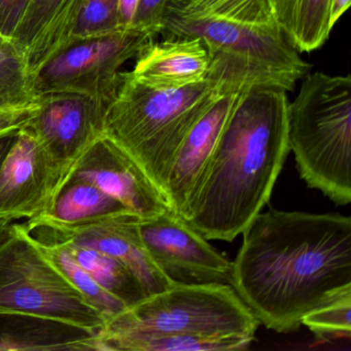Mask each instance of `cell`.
<instances>
[{"instance_id": "cell-1", "label": "cell", "mask_w": 351, "mask_h": 351, "mask_svg": "<svg viewBox=\"0 0 351 351\" xmlns=\"http://www.w3.org/2000/svg\"><path fill=\"white\" fill-rule=\"evenodd\" d=\"M231 287L274 332L301 326L310 312L351 293V219L270 209L243 231Z\"/></svg>"}, {"instance_id": "cell-2", "label": "cell", "mask_w": 351, "mask_h": 351, "mask_svg": "<svg viewBox=\"0 0 351 351\" xmlns=\"http://www.w3.org/2000/svg\"><path fill=\"white\" fill-rule=\"evenodd\" d=\"M289 104L282 90L240 94L180 217L205 239L233 241L270 200L289 153Z\"/></svg>"}, {"instance_id": "cell-3", "label": "cell", "mask_w": 351, "mask_h": 351, "mask_svg": "<svg viewBox=\"0 0 351 351\" xmlns=\"http://www.w3.org/2000/svg\"><path fill=\"white\" fill-rule=\"evenodd\" d=\"M230 92L236 91L210 77L186 87L157 89L137 81L129 71L106 108L102 137L133 160L164 195L178 147L194 125Z\"/></svg>"}, {"instance_id": "cell-4", "label": "cell", "mask_w": 351, "mask_h": 351, "mask_svg": "<svg viewBox=\"0 0 351 351\" xmlns=\"http://www.w3.org/2000/svg\"><path fill=\"white\" fill-rule=\"evenodd\" d=\"M289 145L308 186L335 204L351 202V77L306 75L289 104Z\"/></svg>"}, {"instance_id": "cell-5", "label": "cell", "mask_w": 351, "mask_h": 351, "mask_svg": "<svg viewBox=\"0 0 351 351\" xmlns=\"http://www.w3.org/2000/svg\"><path fill=\"white\" fill-rule=\"evenodd\" d=\"M161 34L200 38L210 57L207 77L232 91L268 88L287 93L310 69L278 24L252 25L166 12Z\"/></svg>"}, {"instance_id": "cell-6", "label": "cell", "mask_w": 351, "mask_h": 351, "mask_svg": "<svg viewBox=\"0 0 351 351\" xmlns=\"http://www.w3.org/2000/svg\"><path fill=\"white\" fill-rule=\"evenodd\" d=\"M258 326L231 285L174 283L106 319L98 343L102 351L136 337L254 339Z\"/></svg>"}, {"instance_id": "cell-7", "label": "cell", "mask_w": 351, "mask_h": 351, "mask_svg": "<svg viewBox=\"0 0 351 351\" xmlns=\"http://www.w3.org/2000/svg\"><path fill=\"white\" fill-rule=\"evenodd\" d=\"M0 312L34 314L99 332L104 314L13 223L0 239Z\"/></svg>"}, {"instance_id": "cell-8", "label": "cell", "mask_w": 351, "mask_h": 351, "mask_svg": "<svg viewBox=\"0 0 351 351\" xmlns=\"http://www.w3.org/2000/svg\"><path fill=\"white\" fill-rule=\"evenodd\" d=\"M154 40L128 28L71 40L32 73L34 94L75 92L95 98L108 108L128 73L123 67L136 60Z\"/></svg>"}, {"instance_id": "cell-9", "label": "cell", "mask_w": 351, "mask_h": 351, "mask_svg": "<svg viewBox=\"0 0 351 351\" xmlns=\"http://www.w3.org/2000/svg\"><path fill=\"white\" fill-rule=\"evenodd\" d=\"M139 217L130 213L63 221L52 215L19 223L38 244H73L116 258L134 275L147 295L174 285L158 268L141 239Z\"/></svg>"}, {"instance_id": "cell-10", "label": "cell", "mask_w": 351, "mask_h": 351, "mask_svg": "<svg viewBox=\"0 0 351 351\" xmlns=\"http://www.w3.org/2000/svg\"><path fill=\"white\" fill-rule=\"evenodd\" d=\"M106 108L91 96L49 92L36 96L23 128L38 139L63 191L102 138Z\"/></svg>"}, {"instance_id": "cell-11", "label": "cell", "mask_w": 351, "mask_h": 351, "mask_svg": "<svg viewBox=\"0 0 351 351\" xmlns=\"http://www.w3.org/2000/svg\"><path fill=\"white\" fill-rule=\"evenodd\" d=\"M138 230L149 256L172 283L231 285L233 262L170 209L139 219Z\"/></svg>"}, {"instance_id": "cell-12", "label": "cell", "mask_w": 351, "mask_h": 351, "mask_svg": "<svg viewBox=\"0 0 351 351\" xmlns=\"http://www.w3.org/2000/svg\"><path fill=\"white\" fill-rule=\"evenodd\" d=\"M63 192L42 145L21 127L0 164V221L51 215Z\"/></svg>"}, {"instance_id": "cell-13", "label": "cell", "mask_w": 351, "mask_h": 351, "mask_svg": "<svg viewBox=\"0 0 351 351\" xmlns=\"http://www.w3.org/2000/svg\"><path fill=\"white\" fill-rule=\"evenodd\" d=\"M71 182L93 184L141 219L169 209L163 193L145 171L104 137L82 162Z\"/></svg>"}, {"instance_id": "cell-14", "label": "cell", "mask_w": 351, "mask_h": 351, "mask_svg": "<svg viewBox=\"0 0 351 351\" xmlns=\"http://www.w3.org/2000/svg\"><path fill=\"white\" fill-rule=\"evenodd\" d=\"M242 92H230L219 98L194 125L178 147L164 190L168 207L178 217H182L186 202L206 168L217 139Z\"/></svg>"}, {"instance_id": "cell-15", "label": "cell", "mask_w": 351, "mask_h": 351, "mask_svg": "<svg viewBox=\"0 0 351 351\" xmlns=\"http://www.w3.org/2000/svg\"><path fill=\"white\" fill-rule=\"evenodd\" d=\"M210 57L204 43L197 38H167L152 42L135 60L131 75L157 89H174L204 81Z\"/></svg>"}, {"instance_id": "cell-16", "label": "cell", "mask_w": 351, "mask_h": 351, "mask_svg": "<svg viewBox=\"0 0 351 351\" xmlns=\"http://www.w3.org/2000/svg\"><path fill=\"white\" fill-rule=\"evenodd\" d=\"M0 350H99L98 332L34 314L0 312Z\"/></svg>"}, {"instance_id": "cell-17", "label": "cell", "mask_w": 351, "mask_h": 351, "mask_svg": "<svg viewBox=\"0 0 351 351\" xmlns=\"http://www.w3.org/2000/svg\"><path fill=\"white\" fill-rule=\"evenodd\" d=\"M82 0H32L13 40L24 51L30 73L71 38Z\"/></svg>"}, {"instance_id": "cell-18", "label": "cell", "mask_w": 351, "mask_h": 351, "mask_svg": "<svg viewBox=\"0 0 351 351\" xmlns=\"http://www.w3.org/2000/svg\"><path fill=\"white\" fill-rule=\"evenodd\" d=\"M328 5L330 0H277V23L299 52L317 50L328 40Z\"/></svg>"}, {"instance_id": "cell-19", "label": "cell", "mask_w": 351, "mask_h": 351, "mask_svg": "<svg viewBox=\"0 0 351 351\" xmlns=\"http://www.w3.org/2000/svg\"><path fill=\"white\" fill-rule=\"evenodd\" d=\"M166 12L252 25L278 24L272 0H169Z\"/></svg>"}, {"instance_id": "cell-20", "label": "cell", "mask_w": 351, "mask_h": 351, "mask_svg": "<svg viewBox=\"0 0 351 351\" xmlns=\"http://www.w3.org/2000/svg\"><path fill=\"white\" fill-rule=\"evenodd\" d=\"M69 248L82 268L108 293L124 302L128 307L147 297L143 287L125 265L112 256L91 248L62 244Z\"/></svg>"}, {"instance_id": "cell-21", "label": "cell", "mask_w": 351, "mask_h": 351, "mask_svg": "<svg viewBox=\"0 0 351 351\" xmlns=\"http://www.w3.org/2000/svg\"><path fill=\"white\" fill-rule=\"evenodd\" d=\"M36 99L25 53L0 34V112L30 108Z\"/></svg>"}, {"instance_id": "cell-22", "label": "cell", "mask_w": 351, "mask_h": 351, "mask_svg": "<svg viewBox=\"0 0 351 351\" xmlns=\"http://www.w3.org/2000/svg\"><path fill=\"white\" fill-rule=\"evenodd\" d=\"M36 244L50 262L85 295L94 307L104 314L106 319L121 313L128 307L124 302L100 287L95 279L80 266L66 246L62 244Z\"/></svg>"}, {"instance_id": "cell-23", "label": "cell", "mask_w": 351, "mask_h": 351, "mask_svg": "<svg viewBox=\"0 0 351 351\" xmlns=\"http://www.w3.org/2000/svg\"><path fill=\"white\" fill-rule=\"evenodd\" d=\"M125 213L130 211L93 184L71 182L59 196L51 215L63 221H79Z\"/></svg>"}, {"instance_id": "cell-24", "label": "cell", "mask_w": 351, "mask_h": 351, "mask_svg": "<svg viewBox=\"0 0 351 351\" xmlns=\"http://www.w3.org/2000/svg\"><path fill=\"white\" fill-rule=\"evenodd\" d=\"M254 338H206L189 336H151L125 339L112 345L119 351H236L250 348Z\"/></svg>"}, {"instance_id": "cell-25", "label": "cell", "mask_w": 351, "mask_h": 351, "mask_svg": "<svg viewBox=\"0 0 351 351\" xmlns=\"http://www.w3.org/2000/svg\"><path fill=\"white\" fill-rule=\"evenodd\" d=\"M119 5L120 0H82L79 15L69 42L121 29Z\"/></svg>"}, {"instance_id": "cell-26", "label": "cell", "mask_w": 351, "mask_h": 351, "mask_svg": "<svg viewBox=\"0 0 351 351\" xmlns=\"http://www.w3.org/2000/svg\"><path fill=\"white\" fill-rule=\"evenodd\" d=\"M317 338H350L351 293L310 312L302 320Z\"/></svg>"}, {"instance_id": "cell-27", "label": "cell", "mask_w": 351, "mask_h": 351, "mask_svg": "<svg viewBox=\"0 0 351 351\" xmlns=\"http://www.w3.org/2000/svg\"><path fill=\"white\" fill-rule=\"evenodd\" d=\"M169 0H139L132 28L156 38L163 29Z\"/></svg>"}, {"instance_id": "cell-28", "label": "cell", "mask_w": 351, "mask_h": 351, "mask_svg": "<svg viewBox=\"0 0 351 351\" xmlns=\"http://www.w3.org/2000/svg\"><path fill=\"white\" fill-rule=\"evenodd\" d=\"M32 0H0V34L13 38Z\"/></svg>"}, {"instance_id": "cell-29", "label": "cell", "mask_w": 351, "mask_h": 351, "mask_svg": "<svg viewBox=\"0 0 351 351\" xmlns=\"http://www.w3.org/2000/svg\"><path fill=\"white\" fill-rule=\"evenodd\" d=\"M34 106L21 110L0 112V133L11 129L21 128L29 119Z\"/></svg>"}, {"instance_id": "cell-30", "label": "cell", "mask_w": 351, "mask_h": 351, "mask_svg": "<svg viewBox=\"0 0 351 351\" xmlns=\"http://www.w3.org/2000/svg\"><path fill=\"white\" fill-rule=\"evenodd\" d=\"M139 0H120L119 22L121 29L132 28L133 20L136 14Z\"/></svg>"}, {"instance_id": "cell-31", "label": "cell", "mask_w": 351, "mask_h": 351, "mask_svg": "<svg viewBox=\"0 0 351 351\" xmlns=\"http://www.w3.org/2000/svg\"><path fill=\"white\" fill-rule=\"evenodd\" d=\"M351 0H330L328 5V25L332 29L335 24L342 17L343 14L348 10Z\"/></svg>"}, {"instance_id": "cell-32", "label": "cell", "mask_w": 351, "mask_h": 351, "mask_svg": "<svg viewBox=\"0 0 351 351\" xmlns=\"http://www.w3.org/2000/svg\"><path fill=\"white\" fill-rule=\"evenodd\" d=\"M19 130L20 128L11 129V130L0 133V164L3 162V158L11 149L13 143H15Z\"/></svg>"}, {"instance_id": "cell-33", "label": "cell", "mask_w": 351, "mask_h": 351, "mask_svg": "<svg viewBox=\"0 0 351 351\" xmlns=\"http://www.w3.org/2000/svg\"><path fill=\"white\" fill-rule=\"evenodd\" d=\"M12 225H13V223H11V221H0V239H3L9 233Z\"/></svg>"}, {"instance_id": "cell-34", "label": "cell", "mask_w": 351, "mask_h": 351, "mask_svg": "<svg viewBox=\"0 0 351 351\" xmlns=\"http://www.w3.org/2000/svg\"><path fill=\"white\" fill-rule=\"evenodd\" d=\"M272 1H273V5H274V9H275V5H276L277 0H272Z\"/></svg>"}]
</instances>
